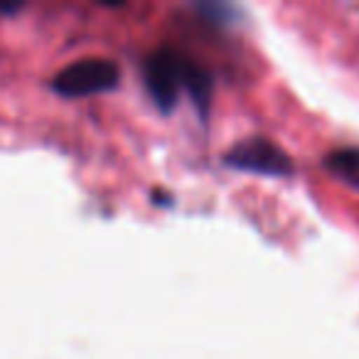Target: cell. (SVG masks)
Wrapping results in <instances>:
<instances>
[{"mask_svg": "<svg viewBox=\"0 0 359 359\" xmlns=\"http://www.w3.org/2000/svg\"><path fill=\"white\" fill-rule=\"evenodd\" d=\"M52 84L62 96L104 94L118 84V67L109 60H81L65 67Z\"/></svg>", "mask_w": 359, "mask_h": 359, "instance_id": "cell-1", "label": "cell"}, {"mask_svg": "<svg viewBox=\"0 0 359 359\" xmlns=\"http://www.w3.org/2000/svg\"><path fill=\"white\" fill-rule=\"evenodd\" d=\"M197 72H190L187 67L180 65L170 55H155L145 67V84H148L150 96L163 111H170L177 101L180 86L190 84V79ZM192 86V84H190Z\"/></svg>", "mask_w": 359, "mask_h": 359, "instance_id": "cell-2", "label": "cell"}, {"mask_svg": "<svg viewBox=\"0 0 359 359\" xmlns=\"http://www.w3.org/2000/svg\"><path fill=\"white\" fill-rule=\"evenodd\" d=\"M226 163L239 170H249V172H264V175H288L290 172L288 155L276 148L273 143H269V140L239 143L226 155Z\"/></svg>", "mask_w": 359, "mask_h": 359, "instance_id": "cell-3", "label": "cell"}]
</instances>
